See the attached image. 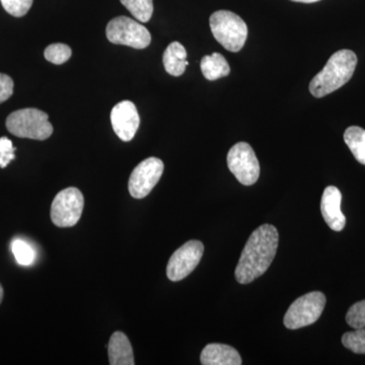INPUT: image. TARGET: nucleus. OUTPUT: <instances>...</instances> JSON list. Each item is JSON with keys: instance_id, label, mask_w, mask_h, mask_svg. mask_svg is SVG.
I'll return each mask as SVG.
<instances>
[{"instance_id": "f3484780", "label": "nucleus", "mask_w": 365, "mask_h": 365, "mask_svg": "<svg viewBox=\"0 0 365 365\" xmlns=\"http://www.w3.org/2000/svg\"><path fill=\"white\" fill-rule=\"evenodd\" d=\"M344 141L357 162L365 165V130L361 127L351 126L346 129Z\"/></svg>"}, {"instance_id": "5701e85b", "label": "nucleus", "mask_w": 365, "mask_h": 365, "mask_svg": "<svg viewBox=\"0 0 365 365\" xmlns=\"http://www.w3.org/2000/svg\"><path fill=\"white\" fill-rule=\"evenodd\" d=\"M6 13L16 18L26 16L33 6L34 0H0Z\"/></svg>"}, {"instance_id": "9d476101", "label": "nucleus", "mask_w": 365, "mask_h": 365, "mask_svg": "<svg viewBox=\"0 0 365 365\" xmlns=\"http://www.w3.org/2000/svg\"><path fill=\"white\" fill-rule=\"evenodd\" d=\"M204 253L202 242L189 241L182 245L170 257L167 267V276L170 281H181L190 275L200 263Z\"/></svg>"}, {"instance_id": "412c9836", "label": "nucleus", "mask_w": 365, "mask_h": 365, "mask_svg": "<svg viewBox=\"0 0 365 365\" xmlns=\"http://www.w3.org/2000/svg\"><path fill=\"white\" fill-rule=\"evenodd\" d=\"M343 345L356 354H365V328L355 329L342 337Z\"/></svg>"}, {"instance_id": "7ed1b4c3", "label": "nucleus", "mask_w": 365, "mask_h": 365, "mask_svg": "<svg viewBox=\"0 0 365 365\" xmlns=\"http://www.w3.org/2000/svg\"><path fill=\"white\" fill-rule=\"evenodd\" d=\"M215 40L230 52H240L248 38V26L241 16L230 11H217L209 19Z\"/></svg>"}, {"instance_id": "f257e3e1", "label": "nucleus", "mask_w": 365, "mask_h": 365, "mask_svg": "<svg viewBox=\"0 0 365 365\" xmlns=\"http://www.w3.org/2000/svg\"><path fill=\"white\" fill-rule=\"evenodd\" d=\"M277 228L263 225L249 237L235 268V279L241 284H249L263 275L270 267L278 248Z\"/></svg>"}, {"instance_id": "6ab92c4d", "label": "nucleus", "mask_w": 365, "mask_h": 365, "mask_svg": "<svg viewBox=\"0 0 365 365\" xmlns=\"http://www.w3.org/2000/svg\"><path fill=\"white\" fill-rule=\"evenodd\" d=\"M11 250H13L14 258L20 265L29 266L35 261V250L24 240H14L13 244H11Z\"/></svg>"}, {"instance_id": "393cba45", "label": "nucleus", "mask_w": 365, "mask_h": 365, "mask_svg": "<svg viewBox=\"0 0 365 365\" xmlns=\"http://www.w3.org/2000/svg\"><path fill=\"white\" fill-rule=\"evenodd\" d=\"M14 81L6 74L0 73V104L6 102L14 93Z\"/></svg>"}, {"instance_id": "aec40b11", "label": "nucleus", "mask_w": 365, "mask_h": 365, "mask_svg": "<svg viewBox=\"0 0 365 365\" xmlns=\"http://www.w3.org/2000/svg\"><path fill=\"white\" fill-rule=\"evenodd\" d=\"M45 58L56 66H61L68 61L72 55L71 48L68 45L55 43L48 46L44 52Z\"/></svg>"}, {"instance_id": "a211bd4d", "label": "nucleus", "mask_w": 365, "mask_h": 365, "mask_svg": "<svg viewBox=\"0 0 365 365\" xmlns=\"http://www.w3.org/2000/svg\"><path fill=\"white\" fill-rule=\"evenodd\" d=\"M132 16L141 23L150 21L153 14V0H120Z\"/></svg>"}, {"instance_id": "20e7f679", "label": "nucleus", "mask_w": 365, "mask_h": 365, "mask_svg": "<svg viewBox=\"0 0 365 365\" xmlns=\"http://www.w3.org/2000/svg\"><path fill=\"white\" fill-rule=\"evenodd\" d=\"M48 114L34 108L18 110L6 119L7 130L21 138L46 140L53 133V126Z\"/></svg>"}, {"instance_id": "9b49d317", "label": "nucleus", "mask_w": 365, "mask_h": 365, "mask_svg": "<svg viewBox=\"0 0 365 365\" xmlns=\"http://www.w3.org/2000/svg\"><path fill=\"white\" fill-rule=\"evenodd\" d=\"M111 123L115 133L125 143L135 136L140 124L136 106L130 101H123L115 106L111 112Z\"/></svg>"}, {"instance_id": "f8f14e48", "label": "nucleus", "mask_w": 365, "mask_h": 365, "mask_svg": "<svg viewBox=\"0 0 365 365\" xmlns=\"http://www.w3.org/2000/svg\"><path fill=\"white\" fill-rule=\"evenodd\" d=\"M342 194L335 186L327 187L321 201V211L324 220L331 230L341 232L345 227L346 218L341 211Z\"/></svg>"}, {"instance_id": "4be33fe9", "label": "nucleus", "mask_w": 365, "mask_h": 365, "mask_svg": "<svg viewBox=\"0 0 365 365\" xmlns=\"http://www.w3.org/2000/svg\"><path fill=\"white\" fill-rule=\"evenodd\" d=\"M346 322L353 329L365 328V300L356 302L346 314Z\"/></svg>"}, {"instance_id": "bb28decb", "label": "nucleus", "mask_w": 365, "mask_h": 365, "mask_svg": "<svg viewBox=\"0 0 365 365\" xmlns=\"http://www.w3.org/2000/svg\"><path fill=\"white\" fill-rule=\"evenodd\" d=\"M2 299H4V288L0 284V304H1Z\"/></svg>"}, {"instance_id": "dca6fc26", "label": "nucleus", "mask_w": 365, "mask_h": 365, "mask_svg": "<svg viewBox=\"0 0 365 365\" xmlns=\"http://www.w3.org/2000/svg\"><path fill=\"white\" fill-rule=\"evenodd\" d=\"M201 71L204 78L212 81L227 76L230 68L227 59L220 53H213L201 59Z\"/></svg>"}, {"instance_id": "b1692460", "label": "nucleus", "mask_w": 365, "mask_h": 365, "mask_svg": "<svg viewBox=\"0 0 365 365\" xmlns=\"http://www.w3.org/2000/svg\"><path fill=\"white\" fill-rule=\"evenodd\" d=\"M14 151L13 143L7 137L0 138V168L4 169L11 160H14Z\"/></svg>"}, {"instance_id": "39448f33", "label": "nucleus", "mask_w": 365, "mask_h": 365, "mask_svg": "<svg viewBox=\"0 0 365 365\" xmlns=\"http://www.w3.org/2000/svg\"><path fill=\"white\" fill-rule=\"evenodd\" d=\"M325 306L326 297L322 292H313L302 295L287 309L283 323L290 330L313 325L322 316Z\"/></svg>"}, {"instance_id": "2eb2a0df", "label": "nucleus", "mask_w": 365, "mask_h": 365, "mask_svg": "<svg viewBox=\"0 0 365 365\" xmlns=\"http://www.w3.org/2000/svg\"><path fill=\"white\" fill-rule=\"evenodd\" d=\"M163 62L168 73L173 76H181L189 66L184 46L179 42L170 43L163 53Z\"/></svg>"}, {"instance_id": "ddd939ff", "label": "nucleus", "mask_w": 365, "mask_h": 365, "mask_svg": "<svg viewBox=\"0 0 365 365\" xmlns=\"http://www.w3.org/2000/svg\"><path fill=\"white\" fill-rule=\"evenodd\" d=\"M203 365H241L240 353L232 346L212 343L202 350L200 356Z\"/></svg>"}, {"instance_id": "a878e982", "label": "nucleus", "mask_w": 365, "mask_h": 365, "mask_svg": "<svg viewBox=\"0 0 365 365\" xmlns=\"http://www.w3.org/2000/svg\"><path fill=\"white\" fill-rule=\"evenodd\" d=\"M294 2H302V4H314V2H318L319 0H292Z\"/></svg>"}, {"instance_id": "423d86ee", "label": "nucleus", "mask_w": 365, "mask_h": 365, "mask_svg": "<svg viewBox=\"0 0 365 365\" xmlns=\"http://www.w3.org/2000/svg\"><path fill=\"white\" fill-rule=\"evenodd\" d=\"M106 34L113 44L128 46L134 49H145L151 42L150 31L128 16L113 19L108 24Z\"/></svg>"}, {"instance_id": "f03ea898", "label": "nucleus", "mask_w": 365, "mask_h": 365, "mask_svg": "<svg viewBox=\"0 0 365 365\" xmlns=\"http://www.w3.org/2000/svg\"><path fill=\"white\" fill-rule=\"evenodd\" d=\"M357 56L351 50L343 49L334 53L324 68L317 74L309 91L314 98H323L339 90L351 79L357 66Z\"/></svg>"}, {"instance_id": "6e6552de", "label": "nucleus", "mask_w": 365, "mask_h": 365, "mask_svg": "<svg viewBox=\"0 0 365 365\" xmlns=\"http://www.w3.org/2000/svg\"><path fill=\"white\" fill-rule=\"evenodd\" d=\"M227 167L237 181L245 186H251L260 176V163L252 146L247 143L235 144L228 151Z\"/></svg>"}, {"instance_id": "1a4fd4ad", "label": "nucleus", "mask_w": 365, "mask_h": 365, "mask_svg": "<svg viewBox=\"0 0 365 365\" xmlns=\"http://www.w3.org/2000/svg\"><path fill=\"white\" fill-rule=\"evenodd\" d=\"M163 169L165 165L158 158H148L139 163L129 178L128 189L131 196L135 199L145 198L157 186Z\"/></svg>"}, {"instance_id": "0eeeda50", "label": "nucleus", "mask_w": 365, "mask_h": 365, "mask_svg": "<svg viewBox=\"0 0 365 365\" xmlns=\"http://www.w3.org/2000/svg\"><path fill=\"white\" fill-rule=\"evenodd\" d=\"M85 198L78 188L71 187L60 191L51 205V220L56 227H74L83 215Z\"/></svg>"}, {"instance_id": "4468645a", "label": "nucleus", "mask_w": 365, "mask_h": 365, "mask_svg": "<svg viewBox=\"0 0 365 365\" xmlns=\"http://www.w3.org/2000/svg\"><path fill=\"white\" fill-rule=\"evenodd\" d=\"M108 353L111 365L135 364L130 341L123 332L113 334L108 346Z\"/></svg>"}]
</instances>
